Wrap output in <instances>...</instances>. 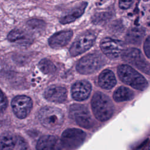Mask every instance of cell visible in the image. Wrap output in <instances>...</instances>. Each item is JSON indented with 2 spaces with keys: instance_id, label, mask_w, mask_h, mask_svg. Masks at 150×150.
<instances>
[{
  "instance_id": "cell-1",
  "label": "cell",
  "mask_w": 150,
  "mask_h": 150,
  "mask_svg": "<svg viewBox=\"0 0 150 150\" xmlns=\"http://www.w3.org/2000/svg\"><path fill=\"white\" fill-rule=\"evenodd\" d=\"M91 108L95 117L99 121H105L110 119L114 112V105L109 97L101 92L93 94Z\"/></svg>"
},
{
  "instance_id": "cell-2",
  "label": "cell",
  "mask_w": 150,
  "mask_h": 150,
  "mask_svg": "<svg viewBox=\"0 0 150 150\" xmlns=\"http://www.w3.org/2000/svg\"><path fill=\"white\" fill-rule=\"evenodd\" d=\"M117 74L123 83L137 90H144L148 86L145 78L129 65H120L117 68Z\"/></svg>"
},
{
  "instance_id": "cell-3",
  "label": "cell",
  "mask_w": 150,
  "mask_h": 150,
  "mask_svg": "<svg viewBox=\"0 0 150 150\" xmlns=\"http://www.w3.org/2000/svg\"><path fill=\"white\" fill-rule=\"evenodd\" d=\"M38 118L45 128L56 129L62 125L64 121V115L62 111L57 108L45 106L39 110Z\"/></svg>"
},
{
  "instance_id": "cell-4",
  "label": "cell",
  "mask_w": 150,
  "mask_h": 150,
  "mask_svg": "<svg viewBox=\"0 0 150 150\" xmlns=\"http://www.w3.org/2000/svg\"><path fill=\"white\" fill-rule=\"evenodd\" d=\"M104 64L105 59L102 55L94 52L81 57L76 65V70L80 74H91L98 70Z\"/></svg>"
},
{
  "instance_id": "cell-5",
  "label": "cell",
  "mask_w": 150,
  "mask_h": 150,
  "mask_svg": "<svg viewBox=\"0 0 150 150\" xmlns=\"http://www.w3.org/2000/svg\"><path fill=\"white\" fill-rule=\"evenodd\" d=\"M121 57L125 62L133 65L144 73L150 75V63L145 59L139 49L130 47L124 50Z\"/></svg>"
},
{
  "instance_id": "cell-6",
  "label": "cell",
  "mask_w": 150,
  "mask_h": 150,
  "mask_svg": "<svg viewBox=\"0 0 150 150\" xmlns=\"http://www.w3.org/2000/svg\"><path fill=\"white\" fill-rule=\"evenodd\" d=\"M96 37V33L92 30H87L80 34L70 47V55L76 56L88 50L94 43Z\"/></svg>"
},
{
  "instance_id": "cell-7",
  "label": "cell",
  "mask_w": 150,
  "mask_h": 150,
  "mask_svg": "<svg viewBox=\"0 0 150 150\" xmlns=\"http://www.w3.org/2000/svg\"><path fill=\"white\" fill-rule=\"evenodd\" d=\"M69 117L75 123L81 127L90 128L93 125L91 114L86 106L79 104H73L69 108Z\"/></svg>"
},
{
  "instance_id": "cell-8",
  "label": "cell",
  "mask_w": 150,
  "mask_h": 150,
  "mask_svg": "<svg viewBox=\"0 0 150 150\" xmlns=\"http://www.w3.org/2000/svg\"><path fill=\"white\" fill-rule=\"evenodd\" d=\"M86 136V133L81 129L69 128L63 132L60 139L63 146L74 149L83 144Z\"/></svg>"
},
{
  "instance_id": "cell-9",
  "label": "cell",
  "mask_w": 150,
  "mask_h": 150,
  "mask_svg": "<svg viewBox=\"0 0 150 150\" xmlns=\"http://www.w3.org/2000/svg\"><path fill=\"white\" fill-rule=\"evenodd\" d=\"M100 46L103 53L111 59H118L124 50L122 42L110 38H103L100 42Z\"/></svg>"
},
{
  "instance_id": "cell-10",
  "label": "cell",
  "mask_w": 150,
  "mask_h": 150,
  "mask_svg": "<svg viewBox=\"0 0 150 150\" xmlns=\"http://www.w3.org/2000/svg\"><path fill=\"white\" fill-rule=\"evenodd\" d=\"M11 105L16 117L23 119L30 113L32 108V101L28 96H18L12 100Z\"/></svg>"
},
{
  "instance_id": "cell-11",
  "label": "cell",
  "mask_w": 150,
  "mask_h": 150,
  "mask_svg": "<svg viewBox=\"0 0 150 150\" xmlns=\"http://www.w3.org/2000/svg\"><path fill=\"white\" fill-rule=\"evenodd\" d=\"M91 91V84L84 80L75 82L71 88V94L73 98L79 101H84L88 98Z\"/></svg>"
},
{
  "instance_id": "cell-12",
  "label": "cell",
  "mask_w": 150,
  "mask_h": 150,
  "mask_svg": "<svg viewBox=\"0 0 150 150\" xmlns=\"http://www.w3.org/2000/svg\"><path fill=\"white\" fill-rule=\"evenodd\" d=\"M63 147L61 139L54 135H44L36 144L37 150H62Z\"/></svg>"
},
{
  "instance_id": "cell-13",
  "label": "cell",
  "mask_w": 150,
  "mask_h": 150,
  "mask_svg": "<svg viewBox=\"0 0 150 150\" xmlns=\"http://www.w3.org/2000/svg\"><path fill=\"white\" fill-rule=\"evenodd\" d=\"M67 95V90L64 87L56 85L49 86L45 92V97L48 101L56 103L64 102Z\"/></svg>"
},
{
  "instance_id": "cell-14",
  "label": "cell",
  "mask_w": 150,
  "mask_h": 150,
  "mask_svg": "<svg viewBox=\"0 0 150 150\" xmlns=\"http://www.w3.org/2000/svg\"><path fill=\"white\" fill-rule=\"evenodd\" d=\"M73 35L71 30H62L55 33L49 39V45L54 49L64 47L70 41Z\"/></svg>"
},
{
  "instance_id": "cell-15",
  "label": "cell",
  "mask_w": 150,
  "mask_h": 150,
  "mask_svg": "<svg viewBox=\"0 0 150 150\" xmlns=\"http://www.w3.org/2000/svg\"><path fill=\"white\" fill-rule=\"evenodd\" d=\"M7 38L9 41L17 42L22 45H29L33 42L31 36L27 32L18 29L10 31Z\"/></svg>"
},
{
  "instance_id": "cell-16",
  "label": "cell",
  "mask_w": 150,
  "mask_h": 150,
  "mask_svg": "<svg viewBox=\"0 0 150 150\" xmlns=\"http://www.w3.org/2000/svg\"><path fill=\"white\" fill-rule=\"evenodd\" d=\"M98 83L103 89L110 90L113 88L116 84V79L114 73L108 69L104 70L99 74Z\"/></svg>"
},
{
  "instance_id": "cell-17",
  "label": "cell",
  "mask_w": 150,
  "mask_h": 150,
  "mask_svg": "<svg viewBox=\"0 0 150 150\" xmlns=\"http://www.w3.org/2000/svg\"><path fill=\"white\" fill-rule=\"evenodd\" d=\"M87 6V2H81L79 5L73 8L66 15L62 17L60 19V22L62 24H67L74 21L83 14Z\"/></svg>"
},
{
  "instance_id": "cell-18",
  "label": "cell",
  "mask_w": 150,
  "mask_h": 150,
  "mask_svg": "<svg viewBox=\"0 0 150 150\" xmlns=\"http://www.w3.org/2000/svg\"><path fill=\"white\" fill-rule=\"evenodd\" d=\"M145 31L143 28H132L127 32L125 40L131 44L140 43L145 36Z\"/></svg>"
},
{
  "instance_id": "cell-19",
  "label": "cell",
  "mask_w": 150,
  "mask_h": 150,
  "mask_svg": "<svg viewBox=\"0 0 150 150\" xmlns=\"http://www.w3.org/2000/svg\"><path fill=\"white\" fill-rule=\"evenodd\" d=\"M134 94L132 90L125 87L117 88L113 93V98L117 102L127 101L132 100Z\"/></svg>"
},
{
  "instance_id": "cell-20",
  "label": "cell",
  "mask_w": 150,
  "mask_h": 150,
  "mask_svg": "<svg viewBox=\"0 0 150 150\" xmlns=\"http://www.w3.org/2000/svg\"><path fill=\"white\" fill-rule=\"evenodd\" d=\"M17 139L9 132H5L0 136V150H13L16 144Z\"/></svg>"
},
{
  "instance_id": "cell-21",
  "label": "cell",
  "mask_w": 150,
  "mask_h": 150,
  "mask_svg": "<svg viewBox=\"0 0 150 150\" xmlns=\"http://www.w3.org/2000/svg\"><path fill=\"white\" fill-rule=\"evenodd\" d=\"M38 67L45 74H52L56 70V67L54 64L47 59L41 60L38 64Z\"/></svg>"
},
{
  "instance_id": "cell-22",
  "label": "cell",
  "mask_w": 150,
  "mask_h": 150,
  "mask_svg": "<svg viewBox=\"0 0 150 150\" xmlns=\"http://www.w3.org/2000/svg\"><path fill=\"white\" fill-rule=\"evenodd\" d=\"M111 18V14L108 12L96 13L92 17V22L94 24L101 25L106 23Z\"/></svg>"
},
{
  "instance_id": "cell-23",
  "label": "cell",
  "mask_w": 150,
  "mask_h": 150,
  "mask_svg": "<svg viewBox=\"0 0 150 150\" xmlns=\"http://www.w3.org/2000/svg\"><path fill=\"white\" fill-rule=\"evenodd\" d=\"M26 24L29 28L37 31H42L46 27V23L43 21L38 19H30Z\"/></svg>"
},
{
  "instance_id": "cell-24",
  "label": "cell",
  "mask_w": 150,
  "mask_h": 150,
  "mask_svg": "<svg viewBox=\"0 0 150 150\" xmlns=\"http://www.w3.org/2000/svg\"><path fill=\"white\" fill-rule=\"evenodd\" d=\"M8 105V100L4 94V93L1 90H0V112H2L4 110H5L6 108Z\"/></svg>"
},
{
  "instance_id": "cell-25",
  "label": "cell",
  "mask_w": 150,
  "mask_h": 150,
  "mask_svg": "<svg viewBox=\"0 0 150 150\" xmlns=\"http://www.w3.org/2000/svg\"><path fill=\"white\" fill-rule=\"evenodd\" d=\"M134 0H119V6L122 9H127L130 8Z\"/></svg>"
},
{
  "instance_id": "cell-26",
  "label": "cell",
  "mask_w": 150,
  "mask_h": 150,
  "mask_svg": "<svg viewBox=\"0 0 150 150\" xmlns=\"http://www.w3.org/2000/svg\"><path fill=\"white\" fill-rule=\"evenodd\" d=\"M144 50L146 56L150 58V36H149L144 42Z\"/></svg>"
}]
</instances>
